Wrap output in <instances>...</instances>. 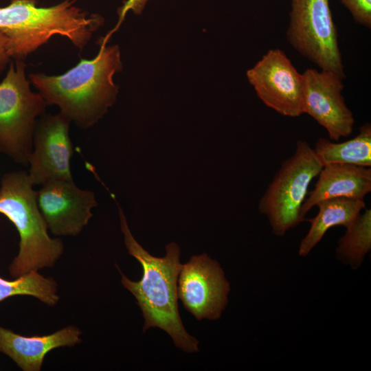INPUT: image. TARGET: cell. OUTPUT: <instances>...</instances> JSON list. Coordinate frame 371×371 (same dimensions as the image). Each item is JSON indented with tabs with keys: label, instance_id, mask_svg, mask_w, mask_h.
<instances>
[{
	"label": "cell",
	"instance_id": "obj_1",
	"mask_svg": "<svg viewBox=\"0 0 371 371\" xmlns=\"http://www.w3.org/2000/svg\"><path fill=\"white\" fill-rule=\"evenodd\" d=\"M97 56L82 58L59 76L30 74L29 81L47 106L56 105L79 128L96 124L115 102L118 87L114 75L122 70L120 47L100 43Z\"/></svg>",
	"mask_w": 371,
	"mask_h": 371
},
{
	"label": "cell",
	"instance_id": "obj_2",
	"mask_svg": "<svg viewBox=\"0 0 371 371\" xmlns=\"http://www.w3.org/2000/svg\"><path fill=\"white\" fill-rule=\"evenodd\" d=\"M117 205L126 249L143 269L142 278L137 282L129 280L118 269L123 286L134 295L142 311L143 331L158 327L166 331L175 345L184 352H198L199 341L186 331L178 311L177 280L182 267L179 247L171 243L166 246L164 257L150 255L134 238L123 210Z\"/></svg>",
	"mask_w": 371,
	"mask_h": 371
},
{
	"label": "cell",
	"instance_id": "obj_3",
	"mask_svg": "<svg viewBox=\"0 0 371 371\" xmlns=\"http://www.w3.org/2000/svg\"><path fill=\"white\" fill-rule=\"evenodd\" d=\"M76 1L64 0L53 6L38 7L36 0H11L0 7V32L10 41L12 59L25 60L55 35L67 38L82 49L104 19L82 10Z\"/></svg>",
	"mask_w": 371,
	"mask_h": 371
},
{
	"label": "cell",
	"instance_id": "obj_4",
	"mask_svg": "<svg viewBox=\"0 0 371 371\" xmlns=\"http://www.w3.org/2000/svg\"><path fill=\"white\" fill-rule=\"evenodd\" d=\"M33 187L24 170L7 172L1 179L0 214L19 235V251L9 266L13 278L54 266L64 251L63 241L48 234Z\"/></svg>",
	"mask_w": 371,
	"mask_h": 371
},
{
	"label": "cell",
	"instance_id": "obj_5",
	"mask_svg": "<svg viewBox=\"0 0 371 371\" xmlns=\"http://www.w3.org/2000/svg\"><path fill=\"white\" fill-rule=\"evenodd\" d=\"M25 69L24 60H11L0 82V154L27 167L35 124L47 105L31 91Z\"/></svg>",
	"mask_w": 371,
	"mask_h": 371
},
{
	"label": "cell",
	"instance_id": "obj_6",
	"mask_svg": "<svg viewBox=\"0 0 371 371\" xmlns=\"http://www.w3.org/2000/svg\"><path fill=\"white\" fill-rule=\"evenodd\" d=\"M322 167L310 144L297 141L294 153L282 163L258 205L275 235L282 236L306 220L301 213L302 206L311 181Z\"/></svg>",
	"mask_w": 371,
	"mask_h": 371
},
{
	"label": "cell",
	"instance_id": "obj_7",
	"mask_svg": "<svg viewBox=\"0 0 371 371\" xmlns=\"http://www.w3.org/2000/svg\"><path fill=\"white\" fill-rule=\"evenodd\" d=\"M286 37L299 54L320 69L346 78L329 0H291Z\"/></svg>",
	"mask_w": 371,
	"mask_h": 371
},
{
	"label": "cell",
	"instance_id": "obj_8",
	"mask_svg": "<svg viewBox=\"0 0 371 371\" xmlns=\"http://www.w3.org/2000/svg\"><path fill=\"white\" fill-rule=\"evenodd\" d=\"M246 76L258 97L278 113L295 117L302 113L303 74L280 49H271Z\"/></svg>",
	"mask_w": 371,
	"mask_h": 371
},
{
	"label": "cell",
	"instance_id": "obj_9",
	"mask_svg": "<svg viewBox=\"0 0 371 371\" xmlns=\"http://www.w3.org/2000/svg\"><path fill=\"white\" fill-rule=\"evenodd\" d=\"M71 122L59 112L45 113L36 120L27 175L34 186L58 179H73L70 162L74 150L69 136Z\"/></svg>",
	"mask_w": 371,
	"mask_h": 371
},
{
	"label": "cell",
	"instance_id": "obj_10",
	"mask_svg": "<svg viewBox=\"0 0 371 371\" xmlns=\"http://www.w3.org/2000/svg\"><path fill=\"white\" fill-rule=\"evenodd\" d=\"M177 282L178 297L197 320L221 317L230 287L216 260L206 254L192 256L182 265Z\"/></svg>",
	"mask_w": 371,
	"mask_h": 371
},
{
	"label": "cell",
	"instance_id": "obj_11",
	"mask_svg": "<svg viewBox=\"0 0 371 371\" xmlns=\"http://www.w3.org/2000/svg\"><path fill=\"white\" fill-rule=\"evenodd\" d=\"M36 191L39 210L55 236H76L93 216L98 203L94 193L78 187L73 179L48 181Z\"/></svg>",
	"mask_w": 371,
	"mask_h": 371
},
{
	"label": "cell",
	"instance_id": "obj_12",
	"mask_svg": "<svg viewBox=\"0 0 371 371\" xmlns=\"http://www.w3.org/2000/svg\"><path fill=\"white\" fill-rule=\"evenodd\" d=\"M302 113L312 117L338 142L353 131L355 119L341 94L343 78L327 70L307 69L303 74Z\"/></svg>",
	"mask_w": 371,
	"mask_h": 371
},
{
	"label": "cell",
	"instance_id": "obj_13",
	"mask_svg": "<svg viewBox=\"0 0 371 371\" xmlns=\"http://www.w3.org/2000/svg\"><path fill=\"white\" fill-rule=\"evenodd\" d=\"M82 332L67 326L43 336L26 337L0 326V352L9 357L23 371H39L45 355L60 347H73L81 342Z\"/></svg>",
	"mask_w": 371,
	"mask_h": 371
},
{
	"label": "cell",
	"instance_id": "obj_14",
	"mask_svg": "<svg viewBox=\"0 0 371 371\" xmlns=\"http://www.w3.org/2000/svg\"><path fill=\"white\" fill-rule=\"evenodd\" d=\"M314 189L306 196L301 210L306 214L318 203L334 198L364 199L371 192V168L344 164L323 166Z\"/></svg>",
	"mask_w": 371,
	"mask_h": 371
},
{
	"label": "cell",
	"instance_id": "obj_15",
	"mask_svg": "<svg viewBox=\"0 0 371 371\" xmlns=\"http://www.w3.org/2000/svg\"><path fill=\"white\" fill-rule=\"evenodd\" d=\"M315 206L318 213L307 220L311 227L299 247L298 253L302 256L308 255L330 228L337 225L347 228L353 224L366 203L364 199L334 198L320 201Z\"/></svg>",
	"mask_w": 371,
	"mask_h": 371
},
{
	"label": "cell",
	"instance_id": "obj_16",
	"mask_svg": "<svg viewBox=\"0 0 371 371\" xmlns=\"http://www.w3.org/2000/svg\"><path fill=\"white\" fill-rule=\"evenodd\" d=\"M355 137L343 142H333L319 137L313 148L322 166L344 164L371 166V124L366 123Z\"/></svg>",
	"mask_w": 371,
	"mask_h": 371
},
{
	"label": "cell",
	"instance_id": "obj_17",
	"mask_svg": "<svg viewBox=\"0 0 371 371\" xmlns=\"http://www.w3.org/2000/svg\"><path fill=\"white\" fill-rule=\"evenodd\" d=\"M14 295H30L49 306H54L59 301L56 282L52 278L44 277L38 271L12 280L0 277V302Z\"/></svg>",
	"mask_w": 371,
	"mask_h": 371
},
{
	"label": "cell",
	"instance_id": "obj_18",
	"mask_svg": "<svg viewBox=\"0 0 371 371\" xmlns=\"http://www.w3.org/2000/svg\"><path fill=\"white\" fill-rule=\"evenodd\" d=\"M371 249V210L366 209L346 228L336 249L337 257L357 269Z\"/></svg>",
	"mask_w": 371,
	"mask_h": 371
},
{
	"label": "cell",
	"instance_id": "obj_19",
	"mask_svg": "<svg viewBox=\"0 0 371 371\" xmlns=\"http://www.w3.org/2000/svg\"><path fill=\"white\" fill-rule=\"evenodd\" d=\"M349 10L355 21L371 28V0H339Z\"/></svg>",
	"mask_w": 371,
	"mask_h": 371
},
{
	"label": "cell",
	"instance_id": "obj_20",
	"mask_svg": "<svg viewBox=\"0 0 371 371\" xmlns=\"http://www.w3.org/2000/svg\"><path fill=\"white\" fill-rule=\"evenodd\" d=\"M148 0H126L118 10V22L115 27L107 34L104 38L109 40L111 34L114 33L123 22L126 13L131 10L135 14H141Z\"/></svg>",
	"mask_w": 371,
	"mask_h": 371
},
{
	"label": "cell",
	"instance_id": "obj_21",
	"mask_svg": "<svg viewBox=\"0 0 371 371\" xmlns=\"http://www.w3.org/2000/svg\"><path fill=\"white\" fill-rule=\"evenodd\" d=\"M12 59V46L9 38L0 32V74Z\"/></svg>",
	"mask_w": 371,
	"mask_h": 371
}]
</instances>
